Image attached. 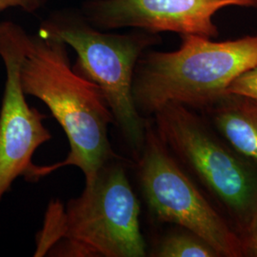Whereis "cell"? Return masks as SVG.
Instances as JSON below:
<instances>
[{"label":"cell","mask_w":257,"mask_h":257,"mask_svg":"<svg viewBox=\"0 0 257 257\" xmlns=\"http://www.w3.org/2000/svg\"><path fill=\"white\" fill-rule=\"evenodd\" d=\"M140 205L125 161L107 162L82 193L63 204L49 202L36 236V257H143Z\"/></svg>","instance_id":"cell-1"},{"label":"cell","mask_w":257,"mask_h":257,"mask_svg":"<svg viewBox=\"0 0 257 257\" xmlns=\"http://www.w3.org/2000/svg\"><path fill=\"white\" fill-rule=\"evenodd\" d=\"M20 76L26 95L46 105L69 140V155L51 165L53 172L74 166L89 183L103 166L119 156L109 139L114 119L101 90L72 68L64 42L29 35Z\"/></svg>","instance_id":"cell-2"},{"label":"cell","mask_w":257,"mask_h":257,"mask_svg":"<svg viewBox=\"0 0 257 257\" xmlns=\"http://www.w3.org/2000/svg\"><path fill=\"white\" fill-rule=\"evenodd\" d=\"M174 52H144L136 67L133 96L143 115L166 105L209 108L232 81L257 64V36L211 41L186 35Z\"/></svg>","instance_id":"cell-3"},{"label":"cell","mask_w":257,"mask_h":257,"mask_svg":"<svg viewBox=\"0 0 257 257\" xmlns=\"http://www.w3.org/2000/svg\"><path fill=\"white\" fill-rule=\"evenodd\" d=\"M39 35L71 46L77 55L75 71L99 87L114 125L138 158L145 143L148 120L138 111L133 83L138 59L157 43L146 31L114 34L101 32L83 16L56 14L41 23Z\"/></svg>","instance_id":"cell-4"},{"label":"cell","mask_w":257,"mask_h":257,"mask_svg":"<svg viewBox=\"0 0 257 257\" xmlns=\"http://www.w3.org/2000/svg\"><path fill=\"white\" fill-rule=\"evenodd\" d=\"M154 115L158 138L220 200L244 237L257 219V173L252 165L189 108L169 104Z\"/></svg>","instance_id":"cell-5"},{"label":"cell","mask_w":257,"mask_h":257,"mask_svg":"<svg viewBox=\"0 0 257 257\" xmlns=\"http://www.w3.org/2000/svg\"><path fill=\"white\" fill-rule=\"evenodd\" d=\"M138 162L141 191L157 220L195 234L219 256L245 255L242 237L204 198L149 122Z\"/></svg>","instance_id":"cell-6"},{"label":"cell","mask_w":257,"mask_h":257,"mask_svg":"<svg viewBox=\"0 0 257 257\" xmlns=\"http://www.w3.org/2000/svg\"><path fill=\"white\" fill-rule=\"evenodd\" d=\"M28 38L19 25L0 23V57L6 71L0 108V202L19 177L37 182L51 174L50 165L33 162L37 149L52 135L43 123L46 114L29 106L22 88L20 69Z\"/></svg>","instance_id":"cell-7"},{"label":"cell","mask_w":257,"mask_h":257,"mask_svg":"<svg viewBox=\"0 0 257 257\" xmlns=\"http://www.w3.org/2000/svg\"><path fill=\"white\" fill-rule=\"evenodd\" d=\"M231 5L257 8V0H88L82 16L100 30L135 28L212 38L218 36L213 15Z\"/></svg>","instance_id":"cell-8"},{"label":"cell","mask_w":257,"mask_h":257,"mask_svg":"<svg viewBox=\"0 0 257 257\" xmlns=\"http://www.w3.org/2000/svg\"><path fill=\"white\" fill-rule=\"evenodd\" d=\"M208 109L229 146L257 165V100L226 93Z\"/></svg>","instance_id":"cell-9"},{"label":"cell","mask_w":257,"mask_h":257,"mask_svg":"<svg viewBox=\"0 0 257 257\" xmlns=\"http://www.w3.org/2000/svg\"><path fill=\"white\" fill-rule=\"evenodd\" d=\"M158 257H216V251L202 239L188 230L167 234L155 251Z\"/></svg>","instance_id":"cell-10"},{"label":"cell","mask_w":257,"mask_h":257,"mask_svg":"<svg viewBox=\"0 0 257 257\" xmlns=\"http://www.w3.org/2000/svg\"><path fill=\"white\" fill-rule=\"evenodd\" d=\"M227 93H234L257 100V64L237 76L230 84Z\"/></svg>","instance_id":"cell-11"},{"label":"cell","mask_w":257,"mask_h":257,"mask_svg":"<svg viewBox=\"0 0 257 257\" xmlns=\"http://www.w3.org/2000/svg\"><path fill=\"white\" fill-rule=\"evenodd\" d=\"M48 0H0V14L11 8L33 13L46 4Z\"/></svg>","instance_id":"cell-12"},{"label":"cell","mask_w":257,"mask_h":257,"mask_svg":"<svg viewBox=\"0 0 257 257\" xmlns=\"http://www.w3.org/2000/svg\"><path fill=\"white\" fill-rule=\"evenodd\" d=\"M245 254L257 257V219L252 228L243 237Z\"/></svg>","instance_id":"cell-13"}]
</instances>
